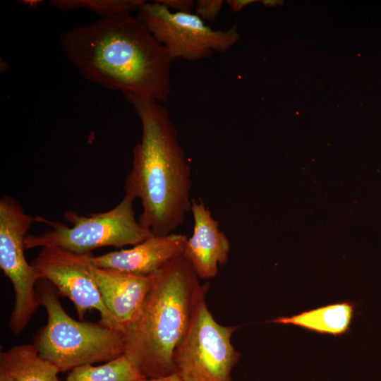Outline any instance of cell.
<instances>
[{"label":"cell","instance_id":"cell-1","mask_svg":"<svg viewBox=\"0 0 381 381\" xmlns=\"http://www.w3.org/2000/svg\"><path fill=\"white\" fill-rule=\"evenodd\" d=\"M59 43L86 80L123 94L168 102L173 60L137 16L99 18L64 31Z\"/></svg>","mask_w":381,"mask_h":381},{"label":"cell","instance_id":"cell-2","mask_svg":"<svg viewBox=\"0 0 381 381\" xmlns=\"http://www.w3.org/2000/svg\"><path fill=\"white\" fill-rule=\"evenodd\" d=\"M123 95L142 128L125 179V193L140 199L143 211L138 221L144 227L154 235L174 233L191 209L190 166L165 107L146 97Z\"/></svg>","mask_w":381,"mask_h":381},{"label":"cell","instance_id":"cell-3","mask_svg":"<svg viewBox=\"0 0 381 381\" xmlns=\"http://www.w3.org/2000/svg\"><path fill=\"white\" fill-rule=\"evenodd\" d=\"M207 289L208 284L200 283L199 277L182 255L153 274L140 312L122 332L125 354L145 378L174 373V352Z\"/></svg>","mask_w":381,"mask_h":381},{"label":"cell","instance_id":"cell-4","mask_svg":"<svg viewBox=\"0 0 381 381\" xmlns=\"http://www.w3.org/2000/svg\"><path fill=\"white\" fill-rule=\"evenodd\" d=\"M47 314V322L35 334L34 345L44 359L60 373L84 365L107 363L125 353L121 331L102 323L80 322L64 310L54 286L41 284L37 294Z\"/></svg>","mask_w":381,"mask_h":381},{"label":"cell","instance_id":"cell-5","mask_svg":"<svg viewBox=\"0 0 381 381\" xmlns=\"http://www.w3.org/2000/svg\"><path fill=\"white\" fill-rule=\"evenodd\" d=\"M134 200L133 197L125 194L111 210L87 217L66 211L64 217L71 223V227L36 217L35 221L48 224L52 229L37 235L28 234L25 239V249L59 247L83 254L102 247L140 243L154 234L136 220Z\"/></svg>","mask_w":381,"mask_h":381},{"label":"cell","instance_id":"cell-6","mask_svg":"<svg viewBox=\"0 0 381 381\" xmlns=\"http://www.w3.org/2000/svg\"><path fill=\"white\" fill-rule=\"evenodd\" d=\"M236 329L219 324L203 298L174 352V373L183 381H233L231 370L241 356L231 343Z\"/></svg>","mask_w":381,"mask_h":381},{"label":"cell","instance_id":"cell-7","mask_svg":"<svg viewBox=\"0 0 381 381\" xmlns=\"http://www.w3.org/2000/svg\"><path fill=\"white\" fill-rule=\"evenodd\" d=\"M138 12V18L173 61H195L208 58L213 52L225 53L239 39L236 26L215 30L195 13L173 12L156 0L145 1Z\"/></svg>","mask_w":381,"mask_h":381},{"label":"cell","instance_id":"cell-8","mask_svg":"<svg viewBox=\"0 0 381 381\" xmlns=\"http://www.w3.org/2000/svg\"><path fill=\"white\" fill-rule=\"evenodd\" d=\"M35 217L26 214L13 198L0 199V267L11 281L15 295L9 327L15 334L25 327L40 306L35 286V267L25 256V239Z\"/></svg>","mask_w":381,"mask_h":381},{"label":"cell","instance_id":"cell-9","mask_svg":"<svg viewBox=\"0 0 381 381\" xmlns=\"http://www.w3.org/2000/svg\"><path fill=\"white\" fill-rule=\"evenodd\" d=\"M92 256L59 247H43L32 265L40 279L48 281L72 301L79 319L83 320L85 313L95 309L99 313L100 323L122 332L103 302L92 272Z\"/></svg>","mask_w":381,"mask_h":381},{"label":"cell","instance_id":"cell-10","mask_svg":"<svg viewBox=\"0 0 381 381\" xmlns=\"http://www.w3.org/2000/svg\"><path fill=\"white\" fill-rule=\"evenodd\" d=\"M188 236L172 233L152 235L128 249L92 256L99 268L119 273L149 277L174 258L182 255Z\"/></svg>","mask_w":381,"mask_h":381},{"label":"cell","instance_id":"cell-11","mask_svg":"<svg viewBox=\"0 0 381 381\" xmlns=\"http://www.w3.org/2000/svg\"><path fill=\"white\" fill-rule=\"evenodd\" d=\"M190 211L194 222L193 234L188 238L182 255L199 278L212 279L217 274L218 267L227 263L231 244L201 198L198 201L192 199Z\"/></svg>","mask_w":381,"mask_h":381},{"label":"cell","instance_id":"cell-12","mask_svg":"<svg viewBox=\"0 0 381 381\" xmlns=\"http://www.w3.org/2000/svg\"><path fill=\"white\" fill-rule=\"evenodd\" d=\"M92 272L105 306L123 332L140 312L151 288L153 275L126 274L95 265Z\"/></svg>","mask_w":381,"mask_h":381},{"label":"cell","instance_id":"cell-13","mask_svg":"<svg viewBox=\"0 0 381 381\" xmlns=\"http://www.w3.org/2000/svg\"><path fill=\"white\" fill-rule=\"evenodd\" d=\"M59 373L34 344L16 346L0 354V381H60Z\"/></svg>","mask_w":381,"mask_h":381},{"label":"cell","instance_id":"cell-14","mask_svg":"<svg viewBox=\"0 0 381 381\" xmlns=\"http://www.w3.org/2000/svg\"><path fill=\"white\" fill-rule=\"evenodd\" d=\"M353 309L354 306L350 303H339L305 311L291 317H279L272 322L291 324L318 333L339 336L349 331Z\"/></svg>","mask_w":381,"mask_h":381},{"label":"cell","instance_id":"cell-15","mask_svg":"<svg viewBox=\"0 0 381 381\" xmlns=\"http://www.w3.org/2000/svg\"><path fill=\"white\" fill-rule=\"evenodd\" d=\"M145 377L124 353L102 365H84L70 371L63 381H138Z\"/></svg>","mask_w":381,"mask_h":381},{"label":"cell","instance_id":"cell-16","mask_svg":"<svg viewBox=\"0 0 381 381\" xmlns=\"http://www.w3.org/2000/svg\"><path fill=\"white\" fill-rule=\"evenodd\" d=\"M144 0H53L49 4L62 12L86 9L108 18L138 11Z\"/></svg>","mask_w":381,"mask_h":381},{"label":"cell","instance_id":"cell-17","mask_svg":"<svg viewBox=\"0 0 381 381\" xmlns=\"http://www.w3.org/2000/svg\"><path fill=\"white\" fill-rule=\"evenodd\" d=\"M223 5V0H198L195 14L205 22L213 21L218 17Z\"/></svg>","mask_w":381,"mask_h":381},{"label":"cell","instance_id":"cell-18","mask_svg":"<svg viewBox=\"0 0 381 381\" xmlns=\"http://www.w3.org/2000/svg\"><path fill=\"white\" fill-rule=\"evenodd\" d=\"M173 12L192 13L195 8L193 0H156Z\"/></svg>","mask_w":381,"mask_h":381},{"label":"cell","instance_id":"cell-19","mask_svg":"<svg viewBox=\"0 0 381 381\" xmlns=\"http://www.w3.org/2000/svg\"><path fill=\"white\" fill-rule=\"evenodd\" d=\"M254 0H227L226 4L234 12H238L245 6L255 2Z\"/></svg>","mask_w":381,"mask_h":381},{"label":"cell","instance_id":"cell-20","mask_svg":"<svg viewBox=\"0 0 381 381\" xmlns=\"http://www.w3.org/2000/svg\"><path fill=\"white\" fill-rule=\"evenodd\" d=\"M138 381H183L181 377L176 373H173L170 375L155 377V378H145Z\"/></svg>","mask_w":381,"mask_h":381},{"label":"cell","instance_id":"cell-21","mask_svg":"<svg viewBox=\"0 0 381 381\" xmlns=\"http://www.w3.org/2000/svg\"><path fill=\"white\" fill-rule=\"evenodd\" d=\"M260 2H262L264 6L268 7H273L277 5H281L282 4V1L278 0H262L260 1Z\"/></svg>","mask_w":381,"mask_h":381},{"label":"cell","instance_id":"cell-22","mask_svg":"<svg viewBox=\"0 0 381 381\" xmlns=\"http://www.w3.org/2000/svg\"><path fill=\"white\" fill-rule=\"evenodd\" d=\"M35 1H22L21 2H24L23 4L25 5H29L30 6H32V5H34L35 6H37L38 4H41L42 1H36L35 3H33L35 2Z\"/></svg>","mask_w":381,"mask_h":381}]
</instances>
